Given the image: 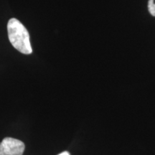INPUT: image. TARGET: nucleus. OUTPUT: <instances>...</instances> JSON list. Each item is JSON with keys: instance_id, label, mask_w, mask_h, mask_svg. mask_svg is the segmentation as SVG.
Segmentation results:
<instances>
[{"instance_id": "obj_2", "label": "nucleus", "mask_w": 155, "mask_h": 155, "mask_svg": "<svg viewBox=\"0 0 155 155\" xmlns=\"http://www.w3.org/2000/svg\"><path fill=\"white\" fill-rule=\"evenodd\" d=\"M25 144L18 139L6 137L0 143V155H22Z\"/></svg>"}, {"instance_id": "obj_4", "label": "nucleus", "mask_w": 155, "mask_h": 155, "mask_svg": "<svg viewBox=\"0 0 155 155\" xmlns=\"http://www.w3.org/2000/svg\"><path fill=\"white\" fill-rule=\"evenodd\" d=\"M58 155H71V154H70V153L68 152L65 151V152H62V153H61V154H58Z\"/></svg>"}, {"instance_id": "obj_3", "label": "nucleus", "mask_w": 155, "mask_h": 155, "mask_svg": "<svg viewBox=\"0 0 155 155\" xmlns=\"http://www.w3.org/2000/svg\"><path fill=\"white\" fill-rule=\"evenodd\" d=\"M148 9L150 14L155 17V0H149Z\"/></svg>"}, {"instance_id": "obj_1", "label": "nucleus", "mask_w": 155, "mask_h": 155, "mask_svg": "<svg viewBox=\"0 0 155 155\" xmlns=\"http://www.w3.org/2000/svg\"><path fill=\"white\" fill-rule=\"evenodd\" d=\"M7 32L9 42L15 49L25 55L32 53L28 31L18 19H9L7 24Z\"/></svg>"}]
</instances>
